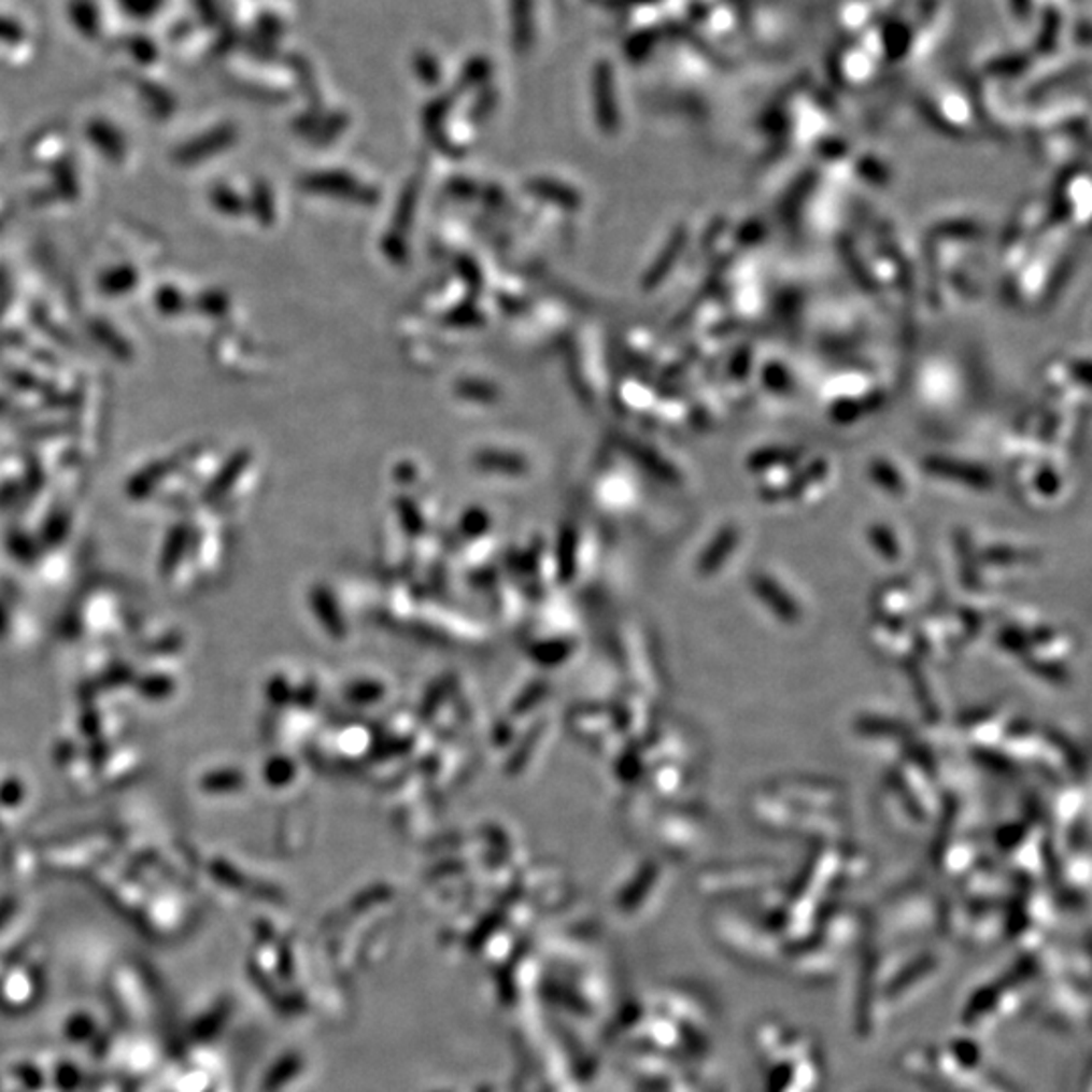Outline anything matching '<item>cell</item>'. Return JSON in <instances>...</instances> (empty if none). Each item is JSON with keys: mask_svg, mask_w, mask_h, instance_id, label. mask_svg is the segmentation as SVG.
Here are the masks:
<instances>
[{"mask_svg": "<svg viewBox=\"0 0 1092 1092\" xmlns=\"http://www.w3.org/2000/svg\"><path fill=\"white\" fill-rule=\"evenodd\" d=\"M753 1050L763 1073L761 1092H822L824 1054L804 1030L767 1018L753 1030Z\"/></svg>", "mask_w": 1092, "mask_h": 1092, "instance_id": "6da1fadb", "label": "cell"}]
</instances>
